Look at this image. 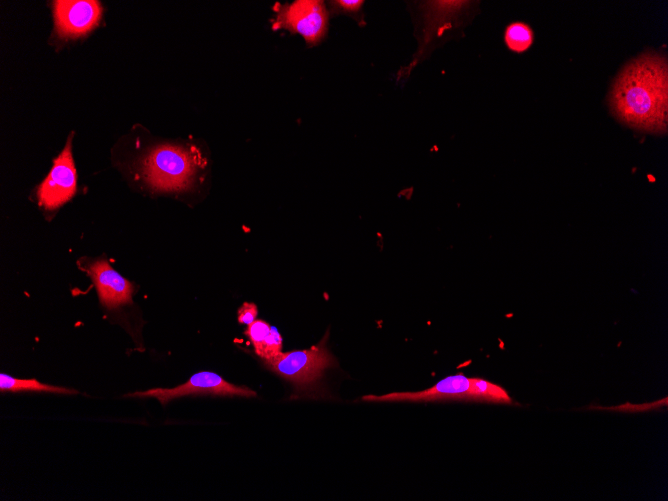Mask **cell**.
I'll return each instance as SVG.
<instances>
[{
  "instance_id": "obj_13",
  "label": "cell",
  "mask_w": 668,
  "mask_h": 501,
  "mask_svg": "<svg viewBox=\"0 0 668 501\" xmlns=\"http://www.w3.org/2000/svg\"><path fill=\"white\" fill-rule=\"evenodd\" d=\"M271 328L272 327L264 320H255L248 325L245 334L254 346L255 352L262 346L270 334Z\"/></svg>"
},
{
  "instance_id": "obj_12",
  "label": "cell",
  "mask_w": 668,
  "mask_h": 501,
  "mask_svg": "<svg viewBox=\"0 0 668 501\" xmlns=\"http://www.w3.org/2000/svg\"><path fill=\"white\" fill-rule=\"evenodd\" d=\"M282 337L278 330L274 327L271 328V332L262 344V346L256 351V354L264 359V361L270 360L273 357L277 356L282 351Z\"/></svg>"
},
{
  "instance_id": "obj_9",
  "label": "cell",
  "mask_w": 668,
  "mask_h": 501,
  "mask_svg": "<svg viewBox=\"0 0 668 501\" xmlns=\"http://www.w3.org/2000/svg\"><path fill=\"white\" fill-rule=\"evenodd\" d=\"M100 302L108 309L131 303L133 285L116 272L106 260H98L89 268Z\"/></svg>"
},
{
  "instance_id": "obj_2",
  "label": "cell",
  "mask_w": 668,
  "mask_h": 501,
  "mask_svg": "<svg viewBox=\"0 0 668 501\" xmlns=\"http://www.w3.org/2000/svg\"><path fill=\"white\" fill-rule=\"evenodd\" d=\"M448 399L512 403V399L501 386L481 378H468L463 374L446 377L422 391L365 395L361 398L366 402H429Z\"/></svg>"
},
{
  "instance_id": "obj_10",
  "label": "cell",
  "mask_w": 668,
  "mask_h": 501,
  "mask_svg": "<svg viewBox=\"0 0 668 501\" xmlns=\"http://www.w3.org/2000/svg\"><path fill=\"white\" fill-rule=\"evenodd\" d=\"M0 391L2 393L18 392V391H38V392H51L64 395H74L79 393L77 390L74 389L43 384L36 379H18L4 373L0 374Z\"/></svg>"
},
{
  "instance_id": "obj_14",
  "label": "cell",
  "mask_w": 668,
  "mask_h": 501,
  "mask_svg": "<svg viewBox=\"0 0 668 501\" xmlns=\"http://www.w3.org/2000/svg\"><path fill=\"white\" fill-rule=\"evenodd\" d=\"M258 314L257 306L254 303L245 302L237 312L238 322L245 325H250L256 320Z\"/></svg>"
},
{
  "instance_id": "obj_1",
  "label": "cell",
  "mask_w": 668,
  "mask_h": 501,
  "mask_svg": "<svg viewBox=\"0 0 668 501\" xmlns=\"http://www.w3.org/2000/svg\"><path fill=\"white\" fill-rule=\"evenodd\" d=\"M614 116L646 132L665 133L668 123V65L647 52L629 62L614 81L609 97Z\"/></svg>"
},
{
  "instance_id": "obj_6",
  "label": "cell",
  "mask_w": 668,
  "mask_h": 501,
  "mask_svg": "<svg viewBox=\"0 0 668 501\" xmlns=\"http://www.w3.org/2000/svg\"><path fill=\"white\" fill-rule=\"evenodd\" d=\"M277 6L274 27L301 35L308 46L318 44L326 35L328 13L323 1L298 0Z\"/></svg>"
},
{
  "instance_id": "obj_3",
  "label": "cell",
  "mask_w": 668,
  "mask_h": 501,
  "mask_svg": "<svg viewBox=\"0 0 668 501\" xmlns=\"http://www.w3.org/2000/svg\"><path fill=\"white\" fill-rule=\"evenodd\" d=\"M326 342L327 335L310 349L281 352L265 361V364L271 371L291 382L296 393L319 392L324 372L337 365L335 357L326 347Z\"/></svg>"
},
{
  "instance_id": "obj_8",
  "label": "cell",
  "mask_w": 668,
  "mask_h": 501,
  "mask_svg": "<svg viewBox=\"0 0 668 501\" xmlns=\"http://www.w3.org/2000/svg\"><path fill=\"white\" fill-rule=\"evenodd\" d=\"M53 15L58 34L73 38L86 34L98 24L102 7L93 0H59L53 4Z\"/></svg>"
},
{
  "instance_id": "obj_5",
  "label": "cell",
  "mask_w": 668,
  "mask_h": 501,
  "mask_svg": "<svg viewBox=\"0 0 668 501\" xmlns=\"http://www.w3.org/2000/svg\"><path fill=\"white\" fill-rule=\"evenodd\" d=\"M190 395H212L227 397H256L257 393L246 387L238 386L226 381L220 375L211 371H200L193 374L187 382L173 388H152L146 391H137L126 394V397H154L162 405L169 401Z\"/></svg>"
},
{
  "instance_id": "obj_11",
  "label": "cell",
  "mask_w": 668,
  "mask_h": 501,
  "mask_svg": "<svg viewBox=\"0 0 668 501\" xmlns=\"http://www.w3.org/2000/svg\"><path fill=\"white\" fill-rule=\"evenodd\" d=\"M504 40L507 47L517 53L526 51L533 43L534 34L530 26L523 22H514L507 26Z\"/></svg>"
},
{
  "instance_id": "obj_15",
  "label": "cell",
  "mask_w": 668,
  "mask_h": 501,
  "mask_svg": "<svg viewBox=\"0 0 668 501\" xmlns=\"http://www.w3.org/2000/svg\"><path fill=\"white\" fill-rule=\"evenodd\" d=\"M331 3H332V5H334L337 8V10H339L341 12L357 13V12L360 11L364 2L361 1V0H359V1L358 0H350V1L342 0V1H334V2H331Z\"/></svg>"
},
{
  "instance_id": "obj_4",
  "label": "cell",
  "mask_w": 668,
  "mask_h": 501,
  "mask_svg": "<svg viewBox=\"0 0 668 501\" xmlns=\"http://www.w3.org/2000/svg\"><path fill=\"white\" fill-rule=\"evenodd\" d=\"M199 152L193 148L160 146L145 161V176L149 184L160 190H179L187 187L201 166Z\"/></svg>"
},
{
  "instance_id": "obj_7",
  "label": "cell",
  "mask_w": 668,
  "mask_h": 501,
  "mask_svg": "<svg viewBox=\"0 0 668 501\" xmlns=\"http://www.w3.org/2000/svg\"><path fill=\"white\" fill-rule=\"evenodd\" d=\"M76 192V170L71 154V138L55 159L46 179L39 185L37 196L46 209H55Z\"/></svg>"
}]
</instances>
